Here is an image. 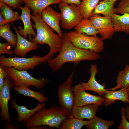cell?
I'll use <instances>...</instances> for the list:
<instances>
[{
	"instance_id": "obj_1",
	"label": "cell",
	"mask_w": 129,
	"mask_h": 129,
	"mask_svg": "<svg viewBox=\"0 0 129 129\" xmlns=\"http://www.w3.org/2000/svg\"><path fill=\"white\" fill-rule=\"evenodd\" d=\"M62 38V45L59 54L47 62L53 71L62 68L63 64L68 62H72L75 66L83 60H93L100 58L98 54L93 51L75 47L68 38L66 33L64 34Z\"/></svg>"
},
{
	"instance_id": "obj_2",
	"label": "cell",
	"mask_w": 129,
	"mask_h": 129,
	"mask_svg": "<svg viewBox=\"0 0 129 129\" xmlns=\"http://www.w3.org/2000/svg\"><path fill=\"white\" fill-rule=\"evenodd\" d=\"M31 18L34 23H32V27L36 30L37 33L36 37L30 41L37 44H46L49 47L48 53L41 59V63H46L52 59L54 54L59 52L62 45V38L54 33L38 13L32 12Z\"/></svg>"
},
{
	"instance_id": "obj_3",
	"label": "cell",
	"mask_w": 129,
	"mask_h": 129,
	"mask_svg": "<svg viewBox=\"0 0 129 129\" xmlns=\"http://www.w3.org/2000/svg\"><path fill=\"white\" fill-rule=\"evenodd\" d=\"M69 115L59 106L54 105L48 108L44 107L37 111L25 123L27 129L37 125H43L59 129Z\"/></svg>"
},
{
	"instance_id": "obj_4",
	"label": "cell",
	"mask_w": 129,
	"mask_h": 129,
	"mask_svg": "<svg viewBox=\"0 0 129 129\" xmlns=\"http://www.w3.org/2000/svg\"><path fill=\"white\" fill-rule=\"evenodd\" d=\"M66 34L73 44L78 48L92 50L97 53L104 49L103 40L97 35L90 36L78 33L75 31L69 32Z\"/></svg>"
},
{
	"instance_id": "obj_5",
	"label": "cell",
	"mask_w": 129,
	"mask_h": 129,
	"mask_svg": "<svg viewBox=\"0 0 129 129\" xmlns=\"http://www.w3.org/2000/svg\"><path fill=\"white\" fill-rule=\"evenodd\" d=\"M7 75L14 81L16 86H24L30 88L32 86L38 89L43 88L49 80L47 78L39 79L33 77L26 70L19 71L13 67H4Z\"/></svg>"
},
{
	"instance_id": "obj_6",
	"label": "cell",
	"mask_w": 129,
	"mask_h": 129,
	"mask_svg": "<svg viewBox=\"0 0 129 129\" xmlns=\"http://www.w3.org/2000/svg\"><path fill=\"white\" fill-rule=\"evenodd\" d=\"M61 11V22L64 28L70 30L75 27L84 18L78 6L74 4L69 5L61 1L59 4Z\"/></svg>"
},
{
	"instance_id": "obj_7",
	"label": "cell",
	"mask_w": 129,
	"mask_h": 129,
	"mask_svg": "<svg viewBox=\"0 0 129 129\" xmlns=\"http://www.w3.org/2000/svg\"><path fill=\"white\" fill-rule=\"evenodd\" d=\"M42 57L33 55L31 57H14L8 58L4 56L0 57V66L3 67H13L19 71L33 70L41 63Z\"/></svg>"
},
{
	"instance_id": "obj_8",
	"label": "cell",
	"mask_w": 129,
	"mask_h": 129,
	"mask_svg": "<svg viewBox=\"0 0 129 129\" xmlns=\"http://www.w3.org/2000/svg\"><path fill=\"white\" fill-rule=\"evenodd\" d=\"M73 75L72 72L66 81L59 86L57 93L59 106L69 116L74 105V95L71 86Z\"/></svg>"
},
{
	"instance_id": "obj_9",
	"label": "cell",
	"mask_w": 129,
	"mask_h": 129,
	"mask_svg": "<svg viewBox=\"0 0 129 129\" xmlns=\"http://www.w3.org/2000/svg\"><path fill=\"white\" fill-rule=\"evenodd\" d=\"M16 86L15 83L8 75L5 79L3 87L0 91V116L1 121L11 122L12 119L9 114L8 103L11 99V89Z\"/></svg>"
},
{
	"instance_id": "obj_10",
	"label": "cell",
	"mask_w": 129,
	"mask_h": 129,
	"mask_svg": "<svg viewBox=\"0 0 129 129\" xmlns=\"http://www.w3.org/2000/svg\"><path fill=\"white\" fill-rule=\"evenodd\" d=\"M111 17L102 16L99 14H95L89 18L103 40L111 38L115 32Z\"/></svg>"
},
{
	"instance_id": "obj_11",
	"label": "cell",
	"mask_w": 129,
	"mask_h": 129,
	"mask_svg": "<svg viewBox=\"0 0 129 129\" xmlns=\"http://www.w3.org/2000/svg\"><path fill=\"white\" fill-rule=\"evenodd\" d=\"M73 92L74 105L82 106L87 104H96L100 106L105 101L104 97L91 94L86 92L81 83L75 85L72 87Z\"/></svg>"
},
{
	"instance_id": "obj_12",
	"label": "cell",
	"mask_w": 129,
	"mask_h": 129,
	"mask_svg": "<svg viewBox=\"0 0 129 129\" xmlns=\"http://www.w3.org/2000/svg\"><path fill=\"white\" fill-rule=\"evenodd\" d=\"M21 10L22 13L20 19L22 21L24 27L21 26L18 27V32L20 35L23 38L26 39L27 36L29 37V40H31L32 39L35 38L36 34L34 30L31 22V16L30 8L26 4L24 7H21Z\"/></svg>"
},
{
	"instance_id": "obj_13",
	"label": "cell",
	"mask_w": 129,
	"mask_h": 129,
	"mask_svg": "<svg viewBox=\"0 0 129 129\" xmlns=\"http://www.w3.org/2000/svg\"><path fill=\"white\" fill-rule=\"evenodd\" d=\"M43 21L58 34L62 38L64 34L61 31L59 25L61 21V13L48 6L44 9L41 13Z\"/></svg>"
},
{
	"instance_id": "obj_14",
	"label": "cell",
	"mask_w": 129,
	"mask_h": 129,
	"mask_svg": "<svg viewBox=\"0 0 129 129\" xmlns=\"http://www.w3.org/2000/svg\"><path fill=\"white\" fill-rule=\"evenodd\" d=\"M12 24L17 37L16 44L13 50L14 53L18 56L25 57L28 52L37 49L38 48L37 44L29 41L21 36L13 24Z\"/></svg>"
},
{
	"instance_id": "obj_15",
	"label": "cell",
	"mask_w": 129,
	"mask_h": 129,
	"mask_svg": "<svg viewBox=\"0 0 129 129\" xmlns=\"http://www.w3.org/2000/svg\"><path fill=\"white\" fill-rule=\"evenodd\" d=\"M99 106H100L99 104H88L82 106L74 105L69 118L91 120L96 116V113Z\"/></svg>"
},
{
	"instance_id": "obj_16",
	"label": "cell",
	"mask_w": 129,
	"mask_h": 129,
	"mask_svg": "<svg viewBox=\"0 0 129 129\" xmlns=\"http://www.w3.org/2000/svg\"><path fill=\"white\" fill-rule=\"evenodd\" d=\"M89 71L91 75L88 81L86 83L82 82L81 83L82 87L85 91H92L97 93L100 96H103L107 89H105V84L101 85L96 80L95 76L98 72L97 65L91 64Z\"/></svg>"
},
{
	"instance_id": "obj_17",
	"label": "cell",
	"mask_w": 129,
	"mask_h": 129,
	"mask_svg": "<svg viewBox=\"0 0 129 129\" xmlns=\"http://www.w3.org/2000/svg\"><path fill=\"white\" fill-rule=\"evenodd\" d=\"M10 104L11 107L15 109L17 112L18 116L16 121L19 123L22 122L24 123L37 111L42 108L45 107L46 106L45 103H39L34 108L30 109L23 105H18L17 104L16 100L15 99L11 101Z\"/></svg>"
},
{
	"instance_id": "obj_18",
	"label": "cell",
	"mask_w": 129,
	"mask_h": 129,
	"mask_svg": "<svg viewBox=\"0 0 129 129\" xmlns=\"http://www.w3.org/2000/svg\"><path fill=\"white\" fill-rule=\"evenodd\" d=\"M129 94L126 89L122 88L116 91H109L107 89L103 96L105 99L104 104L105 107H107L115 103L117 100L121 101L124 103H128Z\"/></svg>"
},
{
	"instance_id": "obj_19",
	"label": "cell",
	"mask_w": 129,
	"mask_h": 129,
	"mask_svg": "<svg viewBox=\"0 0 129 129\" xmlns=\"http://www.w3.org/2000/svg\"><path fill=\"white\" fill-rule=\"evenodd\" d=\"M111 18L115 32L129 34V14L125 13L119 15L114 14Z\"/></svg>"
},
{
	"instance_id": "obj_20",
	"label": "cell",
	"mask_w": 129,
	"mask_h": 129,
	"mask_svg": "<svg viewBox=\"0 0 129 129\" xmlns=\"http://www.w3.org/2000/svg\"><path fill=\"white\" fill-rule=\"evenodd\" d=\"M34 13H38L41 16L43 10L50 5L59 4L60 0H22Z\"/></svg>"
},
{
	"instance_id": "obj_21",
	"label": "cell",
	"mask_w": 129,
	"mask_h": 129,
	"mask_svg": "<svg viewBox=\"0 0 129 129\" xmlns=\"http://www.w3.org/2000/svg\"><path fill=\"white\" fill-rule=\"evenodd\" d=\"M99 3L93 10L92 15L101 14L104 16H112L115 14L116 8L114 6L115 2H112L108 0H103Z\"/></svg>"
},
{
	"instance_id": "obj_22",
	"label": "cell",
	"mask_w": 129,
	"mask_h": 129,
	"mask_svg": "<svg viewBox=\"0 0 129 129\" xmlns=\"http://www.w3.org/2000/svg\"><path fill=\"white\" fill-rule=\"evenodd\" d=\"M75 31L80 34L89 36L97 35L98 31L95 27L90 19H83L75 27Z\"/></svg>"
},
{
	"instance_id": "obj_23",
	"label": "cell",
	"mask_w": 129,
	"mask_h": 129,
	"mask_svg": "<svg viewBox=\"0 0 129 129\" xmlns=\"http://www.w3.org/2000/svg\"><path fill=\"white\" fill-rule=\"evenodd\" d=\"M13 90L18 94L23 95L24 97H31L37 100L39 103H45L48 101V99L43 93L39 91L32 90L26 86H16Z\"/></svg>"
},
{
	"instance_id": "obj_24",
	"label": "cell",
	"mask_w": 129,
	"mask_h": 129,
	"mask_svg": "<svg viewBox=\"0 0 129 129\" xmlns=\"http://www.w3.org/2000/svg\"><path fill=\"white\" fill-rule=\"evenodd\" d=\"M117 85L108 89L114 91L118 89H127L129 86V65H126L123 70L120 72L117 78Z\"/></svg>"
},
{
	"instance_id": "obj_25",
	"label": "cell",
	"mask_w": 129,
	"mask_h": 129,
	"mask_svg": "<svg viewBox=\"0 0 129 129\" xmlns=\"http://www.w3.org/2000/svg\"><path fill=\"white\" fill-rule=\"evenodd\" d=\"M0 9L6 23L12 22L20 19V16L17 12H14L10 7L0 1Z\"/></svg>"
},
{
	"instance_id": "obj_26",
	"label": "cell",
	"mask_w": 129,
	"mask_h": 129,
	"mask_svg": "<svg viewBox=\"0 0 129 129\" xmlns=\"http://www.w3.org/2000/svg\"><path fill=\"white\" fill-rule=\"evenodd\" d=\"M115 124L112 120H106L96 116L85 125L88 129H108Z\"/></svg>"
},
{
	"instance_id": "obj_27",
	"label": "cell",
	"mask_w": 129,
	"mask_h": 129,
	"mask_svg": "<svg viewBox=\"0 0 129 129\" xmlns=\"http://www.w3.org/2000/svg\"><path fill=\"white\" fill-rule=\"evenodd\" d=\"M99 0H82L79 6L84 19L88 18L99 2Z\"/></svg>"
},
{
	"instance_id": "obj_28",
	"label": "cell",
	"mask_w": 129,
	"mask_h": 129,
	"mask_svg": "<svg viewBox=\"0 0 129 129\" xmlns=\"http://www.w3.org/2000/svg\"><path fill=\"white\" fill-rule=\"evenodd\" d=\"M88 121H84L74 118H66L62 122L59 129H81L82 127L86 124Z\"/></svg>"
},
{
	"instance_id": "obj_29",
	"label": "cell",
	"mask_w": 129,
	"mask_h": 129,
	"mask_svg": "<svg viewBox=\"0 0 129 129\" xmlns=\"http://www.w3.org/2000/svg\"><path fill=\"white\" fill-rule=\"evenodd\" d=\"M9 23L0 26V36L6 40L14 48L17 43V37L11 31Z\"/></svg>"
},
{
	"instance_id": "obj_30",
	"label": "cell",
	"mask_w": 129,
	"mask_h": 129,
	"mask_svg": "<svg viewBox=\"0 0 129 129\" xmlns=\"http://www.w3.org/2000/svg\"><path fill=\"white\" fill-rule=\"evenodd\" d=\"M129 14V0H121L116 8L115 13Z\"/></svg>"
},
{
	"instance_id": "obj_31",
	"label": "cell",
	"mask_w": 129,
	"mask_h": 129,
	"mask_svg": "<svg viewBox=\"0 0 129 129\" xmlns=\"http://www.w3.org/2000/svg\"><path fill=\"white\" fill-rule=\"evenodd\" d=\"M11 45L7 42L0 43V54H6L11 56L14 53L11 49Z\"/></svg>"
},
{
	"instance_id": "obj_32",
	"label": "cell",
	"mask_w": 129,
	"mask_h": 129,
	"mask_svg": "<svg viewBox=\"0 0 129 129\" xmlns=\"http://www.w3.org/2000/svg\"><path fill=\"white\" fill-rule=\"evenodd\" d=\"M125 107L122 108L120 110L122 120L121 123L118 126V129H129V122L125 117Z\"/></svg>"
},
{
	"instance_id": "obj_33",
	"label": "cell",
	"mask_w": 129,
	"mask_h": 129,
	"mask_svg": "<svg viewBox=\"0 0 129 129\" xmlns=\"http://www.w3.org/2000/svg\"><path fill=\"white\" fill-rule=\"evenodd\" d=\"M14 9L21 10L22 5L24 3L22 0H0Z\"/></svg>"
},
{
	"instance_id": "obj_34",
	"label": "cell",
	"mask_w": 129,
	"mask_h": 129,
	"mask_svg": "<svg viewBox=\"0 0 129 129\" xmlns=\"http://www.w3.org/2000/svg\"><path fill=\"white\" fill-rule=\"evenodd\" d=\"M7 75L5 68L0 66V91L3 87L4 78H5Z\"/></svg>"
},
{
	"instance_id": "obj_35",
	"label": "cell",
	"mask_w": 129,
	"mask_h": 129,
	"mask_svg": "<svg viewBox=\"0 0 129 129\" xmlns=\"http://www.w3.org/2000/svg\"><path fill=\"white\" fill-rule=\"evenodd\" d=\"M5 129H19L20 127L17 124H11V122L6 123L4 125Z\"/></svg>"
},
{
	"instance_id": "obj_36",
	"label": "cell",
	"mask_w": 129,
	"mask_h": 129,
	"mask_svg": "<svg viewBox=\"0 0 129 129\" xmlns=\"http://www.w3.org/2000/svg\"><path fill=\"white\" fill-rule=\"evenodd\" d=\"M61 1L63 2L68 4H74L78 6L81 4V2L80 0H60Z\"/></svg>"
},
{
	"instance_id": "obj_37",
	"label": "cell",
	"mask_w": 129,
	"mask_h": 129,
	"mask_svg": "<svg viewBox=\"0 0 129 129\" xmlns=\"http://www.w3.org/2000/svg\"><path fill=\"white\" fill-rule=\"evenodd\" d=\"M52 128L47 126L46 127L43 125H37L32 127L29 128V129H50Z\"/></svg>"
},
{
	"instance_id": "obj_38",
	"label": "cell",
	"mask_w": 129,
	"mask_h": 129,
	"mask_svg": "<svg viewBox=\"0 0 129 129\" xmlns=\"http://www.w3.org/2000/svg\"><path fill=\"white\" fill-rule=\"evenodd\" d=\"M125 108L126 111L125 112V116L127 120L129 122V107L127 105Z\"/></svg>"
},
{
	"instance_id": "obj_39",
	"label": "cell",
	"mask_w": 129,
	"mask_h": 129,
	"mask_svg": "<svg viewBox=\"0 0 129 129\" xmlns=\"http://www.w3.org/2000/svg\"><path fill=\"white\" fill-rule=\"evenodd\" d=\"M6 24L1 12H0V26Z\"/></svg>"
},
{
	"instance_id": "obj_40",
	"label": "cell",
	"mask_w": 129,
	"mask_h": 129,
	"mask_svg": "<svg viewBox=\"0 0 129 129\" xmlns=\"http://www.w3.org/2000/svg\"><path fill=\"white\" fill-rule=\"evenodd\" d=\"M109 1L113 2H116L118 0H108Z\"/></svg>"
},
{
	"instance_id": "obj_41",
	"label": "cell",
	"mask_w": 129,
	"mask_h": 129,
	"mask_svg": "<svg viewBox=\"0 0 129 129\" xmlns=\"http://www.w3.org/2000/svg\"><path fill=\"white\" fill-rule=\"evenodd\" d=\"M127 91H128V92H129V86L128 87L127 89Z\"/></svg>"
},
{
	"instance_id": "obj_42",
	"label": "cell",
	"mask_w": 129,
	"mask_h": 129,
	"mask_svg": "<svg viewBox=\"0 0 129 129\" xmlns=\"http://www.w3.org/2000/svg\"><path fill=\"white\" fill-rule=\"evenodd\" d=\"M128 99H129V101L128 103L129 104V95H128Z\"/></svg>"
}]
</instances>
